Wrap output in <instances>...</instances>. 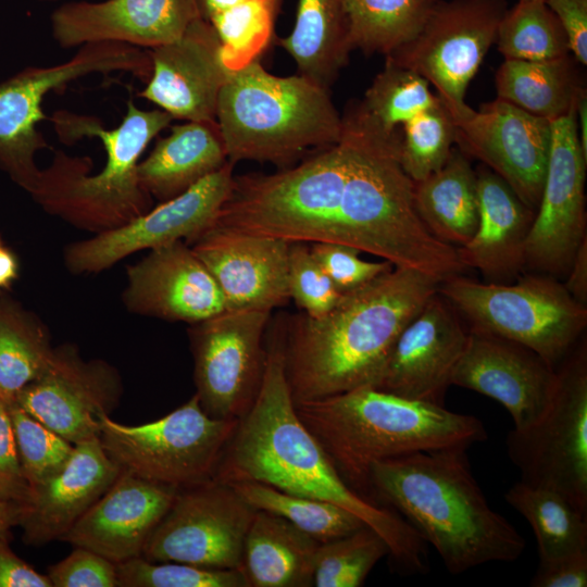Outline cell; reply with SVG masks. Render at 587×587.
I'll return each mask as SVG.
<instances>
[{"instance_id":"cell-1","label":"cell","mask_w":587,"mask_h":587,"mask_svg":"<svg viewBox=\"0 0 587 587\" xmlns=\"http://www.w3.org/2000/svg\"><path fill=\"white\" fill-rule=\"evenodd\" d=\"M334 145L272 174L234 176L215 225L294 242L353 247L440 282L465 270L414 203L399 162L401 129L386 134L353 107Z\"/></svg>"},{"instance_id":"cell-2","label":"cell","mask_w":587,"mask_h":587,"mask_svg":"<svg viewBox=\"0 0 587 587\" xmlns=\"http://www.w3.org/2000/svg\"><path fill=\"white\" fill-rule=\"evenodd\" d=\"M213 479L257 482L346 509L387 544L405 574L428 571L426 542L395 510L353 489L297 414L286 378L279 338L268 351L259 392L238 421Z\"/></svg>"},{"instance_id":"cell-3","label":"cell","mask_w":587,"mask_h":587,"mask_svg":"<svg viewBox=\"0 0 587 587\" xmlns=\"http://www.w3.org/2000/svg\"><path fill=\"white\" fill-rule=\"evenodd\" d=\"M441 282L394 266L342 294L325 315L291 316L280 340L294 402L322 399L372 385L398 336Z\"/></svg>"},{"instance_id":"cell-4","label":"cell","mask_w":587,"mask_h":587,"mask_svg":"<svg viewBox=\"0 0 587 587\" xmlns=\"http://www.w3.org/2000/svg\"><path fill=\"white\" fill-rule=\"evenodd\" d=\"M466 450L419 451L376 462L369 472V497L401 515L452 575L514 561L525 549L516 528L490 508Z\"/></svg>"},{"instance_id":"cell-5","label":"cell","mask_w":587,"mask_h":587,"mask_svg":"<svg viewBox=\"0 0 587 587\" xmlns=\"http://www.w3.org/2000/svg\"><path fill=\"white\" fill-rule=\"evenodd\" d=\"M295 408L342 478L365 497L369 472L376 462L419 451L469 449L488 437L483 422L474 415L369 385L296 402Z\"/></svg>"},{"instance_id":"cell-6","label":"cell","mask_w":587,"mask_h":587,"mask_svg":"<svg viewBox=\"0 0 587 587\" xmlns=\"http://www.w3.org/2000/svg\"><path fill=\"white\" fill-rule=\"evenodd\" d=\"M52 122L58 137L74 143L92 137L102 142L105 163L88 175L92 161L54 151L51 164L41 170L32 197L49 213L96 234L122 226L151 209V197L137 177L140 157L173 117L161 109L142 110L133 100L121 123L107 128L98 117L58 111Z\"/></svg>"},{"instance_id":"cell-7","label":"cell","mask_w":587,"mask_h":587,"mask_svg":"<svg viewBox=\"0 0 587 587\" xmlns=\"http://www.w3.org/2000/svg\"><path fill=\"white\" fill-rule=\"evenodd\" d=\"M216 123L229 162L280 167L334 145L344 126L327 88L301 74L273 75L259 59L230 74L218 97Z\"/></svg>"},{"instance_id":"cell-8","label":"cell","mask_w":587,"mask_h":587,"mask_svg":"<svg viewBox=\"0 0 587 587\" xmlns=\"http://www.w3.org/2000/svg\"><path fill=\"white\" fill-rule=\"evenodd\" d=\"M438 292L470 322V330L520 344L555 369L587 325L586 305L542 273L519 276L514 284H483L460 274L441 282Z\"/></svg>"},{"instance_id":"cell-9","label":"cell","mask_w":587,"mask_h":587,"mask_svg":"<svg viewBox=\"0 0 587 587\" xmlns=\"http://www.w3.org/2000/svg\"><path fill=\"white\" fill-rule=\"evenodd\" d=\"M112 73L130 74L147 83L149 51L114 41L90 42L63 63L28 66L0 83V168L30 196L41 175L36 153L49 147L37 128L49 120L42 110L46 96L82 77Z\"/></svg>"},{"instance_id":"cell-10","label":"cell","mask_w":587,"mask_h":587,"mask_svg":"<svg viewBox=\"0 0 587 587\" xmlns=\"http://www.w3.org/2000/svg\"><path fill=\"white\" fill-rule=\"evenodd\" d=\"M238 421L210 416L195 394L171 413L141 425L103 415L98 437L122 470L180 489L213 478Z\"/></svg>"},{"instance_id":"cell-11","label":"cell","mask_w":587,"mask_h":587,"mask_svg":"<svg viewBox=\"0 0 587 587\" xmlns=\"http://www.w3.org/2000/svg\"><path fill=\"white\" fill-rule=\"evenodd\" d=\"M507 452L520 480L563 496L587 515V350L573 349L557 367L553 395L529 426L512 429Z\"/></svg>"},{"instance_id":"cell-12","label":"cell","mask_w":587,"mask_h":587,"mask_svg":"<svg viewBox=\"0 0 587 587\" xmlns=\"http://www.w3.org/2000/svg\"><path fill=\"white\" fill-rule=\"evenodd\" d=\"M508 9L507 0H439L419 34L385 58L425 78L454 117Z\"/></svg>"},{"instance_id":"cell-13","label":"cell","mask_w":587,"mask_h":587,"mask_svg":"<svg viewBox=\"0 0 587 587\" xmlns=\"http://www.w3.org/2000/svg\"><path fill=\"white\" fill-rule=\"evenodd\" d=\"M255 509L228 484L210 479L180 488L142 558L212 569H240Z\"/></svg>"},{"instance_id":"cell-14","label":"cell","mask_w":587,"mask_h":587,"mask_svg":"<svg viewBox=\"0 0 587 587\" xmlns=\"http://www.w3.org/2000/svg\"><path fill=\"white\" fill-rule=\"evenodd\" d=\"M267 311H224L192 324L196 396L212 417L240 420L252 405L264 374Z\"/></svg>"},{"instance_id":"cell-15","label":"cell","mask_w":587,"mask_h":587,"mask_svg":"<svg viewBox=\"0 0 587 587\" xmlns=\"http://www.w3.org/2000/svg\"><path fill=\"white\" fill-rule=\"evenodd\" d=\"M234 165L227 161L182 195L128 223L71 243L64 254L67 270L75 274L99 273L140 250L179 240L190 243L215 223L233 186Z\"/></svg>"},{"instance_id":"cell-16","label":"cell","mask_w":587,"mask_h":587,"mask_svg":"<svg viewBox=\"0 0 587 587\" xmlns=\"http://www.w3.org/2000/svg\"><path fill=\"white\" fill-rule=\"evenodd\" d=\"M551 123V146L542 192L525 242V268L565 275L586 235L587 158L576 111Z\"/></svg>"},{"instance_id":"cell-17","label":"cell","mask_w":587,"mask_h":587,"mask_svg":"<svg viewBox=\"0 0 587 587\" xmlns=\"http://www.w3.org/2000/svg\"><path fill=\"white\" fill-rule=\"evenodd\" d=\"M455 143L500 176L536 212L545 183L551 123L504 100L452 117Z\"/></svg>"},{"instance_id":"cell-18","label":"cell","mask_w":587,"mask_h":587,"mask_svg":"<svg viewBox=\"0 0 587 587\" xmlns=\"http://www.w3.org/2000/svg\"><path fill=\"white\" fill-rule=\"evenodd\" d=\"M120 376L101 360L86 361L72 346L53 349L41 374L25 386L14 402L70 442L99 436L103 415L116 409Z\"/></svg>"},{"instance_id":"cell-19","label":"cell","mask_w":587,"mask_h":587,"mask_svg":"<svg viewBox=\"0 0 587 587\" xmlns=\"http://www.w3.org/2000/svg\"><path fill=\"white\" fill-rule=\"evenodd\" d=\"M469 330L454 308L435 294L398 336L372 387L445 407Z\"/></svg>"},{"instance_id":"cell-20","label":"cell","mask_w":587,"mask_h":587,"mask_svg":"<svg viewBox=\"0 0 587 587\" xmlns=\"http://www.w3.org/2000/svg\"><path fill=\"white\" fill-rule=\"evenodd\" d=\"M189 245L218 286L226 311L287 304L290 243L213 224Z\"/></svg>"},{"instance_id":"cell-21","label":"cell","mask_w":587,"mask_h":587,"mask_svg":"<svg viewBox=\"0 0 587 587\" xmlns=\"http://www.w3.org/2000/svg\"><path fill=\"white\" fill-rule=\"evenodd\" d=\"M557 369L536 352L514 341L469 330L451 385L500 402L511 414L514 429L533 424L554 391Z\"/></svg>"},{"instance_id":"cell-22","label":"cell","mask_w":587,"mask_h":587,"mask_svg":"<svg viewBox=\"0 0 587 587\" xmlns=\"http://www.w3.org/2000/svg\"><path fill=\"white\" fill-rule=\"evenodd\" d=\"M151 75L139 97L173 118L214 122L230 72L212 25L196 20L177 40L149 50Z\"/></svg>"},{"instance_id":"cell-23","label":"cell","mask_w":587,"mask_h":587,"mask_svg":"<svg viewBox=\"0 0 587 587\" xmlns=\"http://www.w3.org/2000/svg\"><path fill=\"white\" fill-rule=\"evenodd\" d=\"M199 17L198 0H104L62 4L50 21L63 49L114 41L151 50L177 40Z\"/></svg>"},{"instance_id":"cell-24","label":"cell","mask_w":587,"mask_h":587,"mask_svg":"<svg viewBox=\"0 0 587 587\" xmlns=\"http://www.w3.org/2000/svg\"><path fill=\"white\" fill-rule=\"evenodd\" d=\"M123 301L134 313L190 324L226 311L218 286L184 240L129 266Z\"/></svg>"},{"instance_id":"cell-25","label":"cell","mask_w":587,"mask_h":587,"mask_svg":"<svg viewBox=\"0 0 587 587\" xmlns=\"http://www.w3.org/2000/svg\"><path fill=\"white\" fill-rule=\"evenodd\" d=\"M177 490L122 470L61 540L95 551L115 564L142 557Z\"/></svg>"},{"instance_id":"cell-26","label":"cell","mask_w":587,"mask_h":587,"mask_svg":"<svg viewBox=\"0 0 587 587\" xmlns=\"http://www.w3.org/2000/svg\"><path fill=\"white\" fill-rule=\"evenodd\" d=\"M121 471L99 437L76 444L59 472L29 488L27 500L21 504L17 524L23 529V540L32 546L61 540Z\"/></svg>"},{"instance_id":"cell-27","label":"cell","mask_w":587,"mask_h":587,"mask_svg":"<svg viewBox=\"0 0 587 587\" xmlns=\"http://www.w3.org/2000/svg\"><path fill=\"white\" fill-rule=\"evenodd\" d=\"M476 176L478 226L457 251L464 266L478 270L488 283L507 284L525 268V242L536 212L491 170Z\"/></svg>"},{"instance_id":"cell-28","label":"cell","mask_w":587,"mask_h":587,"mask_svg":"<svg viewBox=\"0 0 587 587\" xmlns=\"http://www.w3.org/2000/svg\"><path fill=\"white\" fill-rule=\"evenodd\" d=\"M227 161L216 121H186L155 142L138 163L137 177L151 198L163 202L182 195Z\"/></svg>"},{"instance_id":"cell-29","label":"cell","mask_w":587,"mask_h":587,"mask_svg":"<svg viewBox=\"0 0 587 587\" xmlns=\"http://www.w3.org/2000/svg\"><path fill=\"white\" fill-rule=\"evenodd\" d=\"M319 546L285 519L257 510L245 538L240 569L249 587L313 586Z\"/></svg>"},{"instance_id":"cell-30","label":"cell","mask_w":587,"mask_h":587,"mask_svg":"<svg viewBox=\"0 0 587 587\" xmlns=\"http://www.w3.org/2000/svg\"><path fill=\"white\" fill-rule=\"evenodd\" d=\"M416 211L439 240L455 248L474 236L479 220L476 172L460 149L452 148L446 163L414 183Z\"/></svg>"},{"instance_id":"cell-31","label":"cell","mask_w":587,"mask_h":587,"mask_svg":"<svg viewBox=\"0 0 587 587\" xmlns=\"http://www.w3.org/2000/svg\"><path fill=\"white\" fill-rule=\"evenodd\" d=\"M572 54L544 61L504 59L495 76L497 98L550 122L576 111L587 93Z\"/></svg>"},{"instance_id":"cell-32","label":"cell","mask_w":587,"mask_h":587,"mask_svg":"<svg viewBox=\"0 0 587 587\" xmlns=\"http://www.w3.org/2000/svg\"><path fill=\"white\" fill-rule=\"evenodd\" d=\"M279 45L298 74L329 89L353 50L342 0H298L295 25Z\"/></svg>"},{"instance_id":"cell-33","label":"cell","mask_w":587,"mask_h":587,"mask_svg":"<svg viewBox=\"0 0 587 587\" xmlns=\"http://www.w3.org/2000/svg\"><path fill=\"white\" fill-rule=\"evenodd\" d=\"M504 499L533 528L539 561L587 550V515L557 491L519 480Z\"/></svg>"},{"instance_id":"cell-34","label":"cell","mask_w":587,"mask_h":587,"mask_svg":"<svg viewBox=\"0 0 587 587\" xmlns=\"http://www.w3.org/2000/svg\"><path fill=\"white\" fill-rule=\"evenodd\" d=\"M53 349L45 326L16 301L0 297V399L17 394L46 369Z\"/></svg>"},{"instance_id":"cell-35","label":"cell","mask_w":587,"mask_h":587,"mask_svg":"<svg viewBox=\"0 0 587 587\" xmlns=\"http://www.w3.org/2000/svg\"><path fill=\"white\" fill-rule=\"evenodd\" d=\"M353 50L390 55L421 30L439 0H342Z\"/></svg>"},{"instance_id":"cell-36","label":"cell","mask_w":587,"mask_h":587,"mask_svg":"<svg viewBox=\"0 0 587 587\" xmlns=\"http://www.w3.org/2000/svg\"><path fill=\"white\" fill-rule=\"evenodd\" d=\"M255 510L278 515L320 544L364 526L360 517L336 504L297 496L257 482L228 483Z\"/></svg>"},{"instance_id":"cell-37","label":"cell","mask_w":587,"mask_h":587,"mask_svg":"<svg viewBox=\"0 0 587 587\" xmlns=\"http://www.w3.org/2000/svg\"><path fill=\"white\" fill-rule=\"evenodd\" d=\"M440 103L425 78L386 60L383 71L353 108L377 129L394 134L414 116Z\"/></svg>"},{"instance_id":"cell-38","label":"cell","mask_w":587,"mask_h":587,"mask_svg":"<svg viewBox=\"0 0 587 587\" xmlns=\"http://www.w3.org/2000/svg\"><path fill=\"white\" fill-rule=\"evenodd\" d=\"M496 43L504 59L544 61L571 54L567 36L544 0H519L508 9Z\"/></svg>"},{"instance_id":"cell-39","label":"cell","mask_w":587,"mask_h":587,"mask_svg":"<svg viewBox=\"0 0 587 587\" xmlns=\"http://www.w3.org/2000/svg\"><path fill=\"white\" fill-rule=\"evenodd\" d=\"M280 0H245L208 21L222 45L225 66L235 72L259 59L272 38Z\"/></svg>"},{"instance_id":"cell-40","label":"cell","mask_w":587,"mask_h":587,"mask_svg":"<svg viewBox=\"0 0 587 587\" xmlns=\"http://www.w3.org/2000/svg\"><path fill=\"white\" fill-rule=\"evenodd\" d=\"M388 554L385 540L369 526L320 544L314 559L313 586H362L375 564Z\"/></svg>"},{"instance_id":"cell-41","label":"cell","mask_w":587,"mask_h":587,"mask_svg":"<svg viewBox=\"0 0 587 587\" xmlns=\"http://www.w3.org/2000/svg\"><path fill=\"white\" fill-rule=\"evenodd\" d=\"M454 142V123L440 103L401 126L400 165L413 183L420 182L446 163Z\"/></svg>"},{"instance_id":"cell-42","label":"cell","mask_w":587,"mask_h":587,"mask_svg":"<svg viewBox=\"0 0 587 587\" xmlns=\"http://www.w3.org/2000/svg\"><path fill=\"white\" fill-rule=\"evenodd\" d=\"M118 587H249L241 569H212L142 557L116 564Z\"/></svg>"},{"instance_id":"cell-43","label":"cell","mask_w":587,"mask_h":587,"mask_svg":"<svg viewBox=\"0 0 587 587\" xmlns=\"http://www.w3.org/2000/svg\"><path fill=\"white\" fill-rule=\"evenodd\" d=\"M8 405L21 467L32 488L59 472L68 461L75 445L34 419L17 403Z\"/></svg>"},{"instance_id":"cell-44","label":"cell","mask_w":587,"mask_h":587,"mask_svg":"<svg viewBox=\"0 0 587 587\" xmlns=\"http://www.w3.org/2000/svg\"><path fill=\"white\" fill-rule=\"evenodd\" d=\"M288 287L290 298L311 317L325 315L342 296L304 242L290 243Z\"/></svg>"},{"instance_id":"cell-45","label":"cell","mask_w":587,"mask_h":587,"mask_svg":"<svg viewBox=\"0 0 587 587\" xmlns=\"http://www.w3.org/2000/svg\"><path fill=\"white\" fill-rule=\"evenodd\" d=\"M310 250L341 294L357 289L394 267L386 260L365 261L360 257V250L346 245L315 242Z\"/></svg>"},{"instance_id":"cell-46","label":"cell","mask_w":587,"mask_h":587,"mask_svg":"<svg viewBox=\"0 0 587 587\" xmlns=\"http://www.w3.org/2000/svg\"><path fill=\"white\" fill-rule=\"evenodd\" d=\"M48 567L52 587H118L116 564L83 547Z\"/></svg>"},{"instance_id":"cell-47","label":"cell","mask_w":587,"mask_h":587,"mask_svg":"<svg viewBox=\"0 0 587 587\" xmlns=\"http://www.w3.org/2000/svg\"><path fill=\"white\" fill-rule=\"evenodd\" d=\"M29 486L18 460L9 405L0 399V498L23 504Z\"/></svg>"},{"instance_id":"cell-48","label":"cell","mask_w":587,"mask_h":587,"mask_svg":"<svg viewBox=\"0 0 587 587\" xmlns=\"http://www.w3.org/2000/svg\"><path fill=\"white\" fill-rule=\"evenodd\" d=\"M532 587H586L587 550L539 561Z\"/></svg>"},{"instance_id":"cell-49","label":"cell","mask_w":587,"mask_h":587,"mask_svg":"<svg viewBox=\"0 0 587 587\" xmlns=\"http://www.w3.org/2000/svg\"><path fill=\"white\" fill-rule=\"evenodd\" d=\"M544 1L562 25L571 54L580 65H587V0Z\"/></svg>"},{"instance_id":"cell-50","label":"cell","mask_w":587,"mask_h":587,"mask_svg":"<svg viewBox=\"0 0 587 587\" xmlns=\"http://www.w3.org/2000/svg\"><path fill=\"white\" fill-rule=\"evenodd\" d=\"M0 587H52L48 575L37 572L0 537Z\"/></svg>"},{"instance_id":"cell-51","label":"cell","mask_w":587,"mask_h":587,"mask_svg":"<svg viewBox=\"0 0 587 587\" xmlns=\"http://www.w3.org/2000/svg\"><path fill=\"white\" fill-rule=\"evenodd\" d=\"M563 286L579 303L587 302V238L578 247Z\"/></svg>"},{"instance_id":"cell-52","label":"cell","mask_w":587,"mask_h":587,"mask_svg":"<svg viewBox=\"0 0 587 587\" xmlns=\"http://www.w3.org/2000/svg\"><path fill=\"white\" fill-rule=\"evenodd\" d=\"M17 274V258L10 249L0 247V289L10 287Z\"/></svg>"},{"instance_id":"cell-53","label":"cell","mask_w":587,"mask_h":587,"mask_svg":"<svg viewBox=\"0 0 587 587\" xmlns=\"http://www.w3.org/2000/svg\"><path fill=\"white\" fill-rule=\"evenodd\" d=\"M21 504L0 498V537H8L12 527L17 526Z\"/></svg>"},{"instance_id":"cell-54","label":"cell","mask_w":587,"mask_h":587,"mask_svg":"<svg viewBox=\"0 0 587 587\" xmlns=\"http://www.w3.org/2000/svg\"><path fill=\"white\" fill-rule=\"evenodd\" d=\"M245 0H198L201 16L210 21L222 12L241 3Z\"/></svg>"},{"instance_id":"cell-55","label":"cell","mask_w":587,"mask_h":587,"mask_svg":"<svg viewBox=\"0 0 587 587\" xmlns=\"http://www.w3.org/2000/svg\"><path fill=\"white\" fill-rule=\"evenodd\" d=\"M578 139L583 153L587 158V93L582 96L576 107Z\"/></svg>"},{"instance_id":"cell-56","label":"cell","mask_w":587,"mask_h":587,"mask_svg":"<svg viewBox=\"0 0 587 587\" xmlns=\"http://www.w3.org/2000/svg\"><path fill=\"white\" fill-rule=\"evenodd\" d=\"M40 1H54V0H40Z\"/></svg>"},{"instance_id":"cell-57","label":"cell","mask_w":587,"mask_h":587,"mask_svg":"<svg viewBox=\"0 0 587 587\" xmlns=\"http://www.w3.org/2000/svg\"><path fill=\"white\" fill-rule=\"evenodd\" d=\"M0 247H2L1 239H0Z\"/></svg>"}]
</instances>
